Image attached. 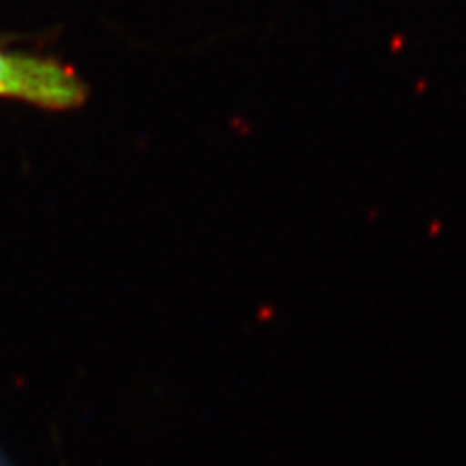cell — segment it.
<instances>
[{"mask_svg":"<svg viewBox=\"0 0 466 466\" xmlns=\"http://www.w3.org/2000/svg\"><path fill=\"white\" fill-rule=\"evenodd\" d=\"M0 97L66 111L84 104L87 87L75 68L53 58L0 49Z\"/></svg>","mask_w":466,"mask_h":466,"instance_id":"6da1fadb","label":"cell"}]
</instances>
